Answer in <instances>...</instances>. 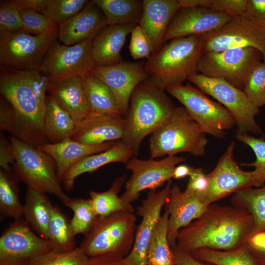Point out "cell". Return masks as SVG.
I'll list each match as a JSON object with an SVG mask.
<instances>
[{"instance_id":"38","label":"cell","mask_w":265,"mask_h":265,"mask_svg":"<svg viewBox=\"0 0 265 265\" xmlns=\"http://www.w3.org/2000/svg\"><path fill=\"white\" fill-rule=\"evenodd\" d=\"M48 233V240L55 249L70 251L76 247L70 220L58 205L52 209Z\"/></svg>"},{"instance_id":"10","label":"cell","mask_w":265,"mask_h":265,"mask_svg":"<svg viewBox=\"0 0 265 265\" xmlns=\"http://www.w3.org/2000/svg\"><path fill=\"white\" fill-rule=\"evenodd\" d=\"M262 59V53L252 48L205 52L199 60L198 72L207 77L223 79L243 90L249 74Z\"/></svg>"},{"instance_id":"7","label":"cell","mask_w":265,"mask_h":265,"mask_svg":"<svg viewBox=\"0 0 265 265\" xmlns=\"http://www.w3.org/2000/svg\"><path fill=\"white\" fill-rule=\"evenodd\" d=\"M136 220L133 212L123 211L98 217L80 247L88 258L107 254L126 257L133 246Z\"/></svg>"},{"instance_id":"1","label":"cell","mask_w":265,"mask_h":265,"mask_svg":"<svg viewBox=\"0 0 265 265\" xmlns=\"http://www.w3.org/2000/svg\"><path fill=\"white\" fill-rule=\"evenodd\" d=\"M48 78L37 70L10 69L0 73V93L12 106L11 133L39 146L47 143L44 131Z\"/></svg>"},{"instance_id":"11","label":"cell","mask_w":265,"mask_h":265,"mask_svg":"<svg viewBox=\"0 0 265 265\" xmlns=\"http://www.w3.org/2000/svg\"><path fill=\"white\" fill-rule=\"evenodd\" d=\"M59 29V28H58ZM58 29L35 36L25 31L0 33V65L18 71L37 70Z\"/></svg>"},{"instance_id":"6","label":"cell","mask_w":265,"mask_h":265,"mask_svg":"<svg viewBox=\"0 0 265 265\" xmlns=\"http://www.w3.org/2000/svg\"><path fill=\"white\" fill-rule=\"evenodd\" d=\"M208 142L206 134L185 108L175 107L171 117L151 134L150 155L154 159L182 152L203 156Z\"/></svg>"},{"instance_id":"21","label":"cell","mask_w":265,"mask_h":265,"mask_svg":"<svg viewBox=\"0 0 265 265\" xmlns=\"http://www.w3.org/2000/svg\"><path fill=\"white\" fill-rule=\"evenodd\" d=\"M107 25L102 10L89 0L80 12L59 25L58 40L69 46L93 40Z\"/></svg>"},{"instance_id":"32","label":"cell","mask_w":265,"mask_h":265,"mask_svg":"<svg viewBox=\"0 0 265 265\" xmlns=\"http://www.w3.org/2000/svg\"><path fill=\"white\" fill-rule=\"evenodd\" d=\"M102 10L107 25H138L143 9L141 0H93Z\"/></svg>"},{"instance_id":"35","label":"cell","mask_w":265,"mask_h":265,"mask_svg":"<svg viewBox=\"0 0 265 265\" xmlns=\"http://www.w3.org/2000/svg\"><path fill=\"white\" fill-rule=\"evenodd\" d=\"M231 203L233 206L245 211L252 216L254 223L253 234L265 230V184L260 187L247 188L235 193Z\"/></svg>"},{"instance_id":"50","label":"cell","mask_w":265,"mask_h":265,"mask_svg":"<svg viewBox=\"0 0 265 265\" xmlns=\"http://www.w3.org/2000/svg\"><path fill=\"white\" fill-rule=\"evenodd\" d=\"M15 160L14 149L9 138L0 133V166L2 170L12 172V165Z\"/></svg>"},{"instance_id":"54","label":"cell","mask_w":265,"mask_h":265,"mask_svg":"<svg viewBox=\"0 0 265 265\" xmlns=\"http://www.w3.org/2000/svg\"><path fill=\"white\" fill-rule=\"evenodd\" d=\"M193 167L186 164H180L176 166L173 171V179H181L189 176Z\"/></svg>"},{"instance_id":"16","label":"cell","mask_w":265,"mask_h":265,"mask_svg":"<svg viewBox=\"0 0 265 265\" xmlns=\"http://www.w3.org/2000/svg\"><path fill=\"white\" fill-rule=\"evenodd\" d=\"M235 148V143L232 141L208 174L210 185L204 199L208 206L240 190L253 187V171L239 167L234 156Z\"/></svg>"},{"instance_id":"37","label":"cell","mask_w":265,"mask_h":265,"mask_svg":"<svg viewBox=\"0 0 265 265\" xmlns=\"http://www.w3.org/2000/svg\"><path fill=\"white\" fill-rule=\"evenodd\" d=\"M190 254L201 262L213 265H259L245 243L231 250L202 249Z\"/></svg>"},{"instance_id":"8","label":"cell","mask_w":265,"mask_h":265,"mask_svg":"<svg viewBox=\"0 0 265 265\" xmlns=\"http://www.w3.org/2000/svg\"><path fill=\"white\" fill-rule=\"evenodd\" d=\"M187 80L228 110L235 120L237 134H263L262 129L255 120L259 108L250 101L243 90L223 79L207 77L199 73Z\"/></svg>"},{"instance_id":"39","label":"cell","mask_w":265,"mask_h":265,"mask_svg":"<svg viewBox=\"0 0 265 265\" xmlns=\"http://www.w3.org/2000/svg\"><path fill=\"white\" fill-rule=\"evenodd\" d=\"M73 212L70 220L73 235L85 236L90 230L98 216L90 199L69 198L63 204Z\"/></svg>"},{"instance_id":"53","label":"cell","mask_w":265,"mask_h":265,"mask_svg":"<svg viewBox=\"0 0 265 265\" xmlns=\"http://www.w3.org/2000/svg\"><path fill=\"white\" fill-rule=\"evenodd\" d=\"M180 8L203 7L209 8L211 0H178Z\"/></svg>"},{"instance_id":"14","label":"cell","mask_w":265,"mask_h":265,"mask_svg":"<svg viewBox=\"0 0 265 265\" xmlns=\"http://www.w3.org/2000/svg\"><path fill=\"white\" fill-rule=\"evenodd\" d=\"M53 249L52 243L35 234L24 218L14 220L0 237V265H28Z\"/></svg>"},{"instance_id":"15","label":"cell","mask_w":265,"mask_h":265,"mask_svg":"<svg viewBox=\"0 0 265 265\" xmlns=\"http://www.w3.org/2000/svg\"><path fill=\"white\" fill-rule=\"evenodd\" d=\"M185 160V158L176 155L160 160H142L132 157L125 163V168L132 174L125 183V190L121 198L131 204L138 199L143 190H156L172 179L175 167Z\"/></svg>"},{"instance_id":"20","label":"cell","mask_w":265,"mask_h":265,"mask_svg":"<svg viewBox=\"0 0 265 265\" xmlns=\"http://www.w3.org/2000/svg\"><path fill=\"white\" fill-rule=\"evenodd\" d=\"M208 206L202 197L183 191L178 185L171 187L165 205L169 213L167 238L171 247L177 244L180 230L199 218Z\"/></svg>"},{"instance_id":"31","label":"cell","mask_w":265,"mask_h":265,"mask_svg":"<svg viewBox=\"0 0 265 265\" xmlns=\"http://www.w3.org/2000/svg\"><path fill=\"white\" fill-rule=\"evenodd\" d=\"M20 8L34 10L59 25L80 12L87 0H13Z\"/></svg>"},{"instance_id":"48","label":"cell","mask_w":265,"mask_h":265,"mask_svg":"<svg viewBox=\"0 0 265 265\" xmlns=\"http://www.w3.org/2000/svg\"><path fill=\"white\" fill-rule=\"evenodd\" d=\"M245 245L259 265H265V230L252 235Z\"/></svg>"},{"instance_id":"52","label":"cell","mask_w":265,"mask_h":265,"mask_svg":"<svg viewBox=\"0 0 265 265\" xmlns=\"http://www.w3.org/2000/svg\"><path fill=\"white\" fill-rule=\"evenodd\" d=\"M171 248L175 265H209L196 259L190 253L182 250L177 244Z\"/></svg>"},{"instance_id":"3","label":"cell","mask_w":265,"mask_h":265,"mask_svg":"<svg viewBox=\"0 0 265 265\" xmlns=\"http://www.w3.org/2000/svg\"><path fill=\"white\" fill-rule=\"evenodd\" d=\"M165 90L147 80L133 91L126 117L127 127L122 141L137 156L141 143L173 114L175 107Z\"/></svg>"},{"instance_id":"45","label":"cell","mask_w":265,"mask_h":265,"mask_svg":"<svg viewBox=\"0 0 265 265\" xmlns=\"http://www.w3.org/2000/svg\"><path fill=\"white\" fill-rule=\"evenodd\" d=\"M131 34L129 46L131 55L134 59L143 58L148 59L152 54L151 45L146 35L138 25L135 26Z\"/></svg>"},{"instance_id":"27","label":"cell","mask_w":265,"mask_h":265,"mask_svg":"<svg viewBox=\"0 0 265 265\" xmlns=\"http://www.w3.org/2000/svg\"><path fill=\"white\" fill-rule=\"evenodd\" d=\"M134 155L133 151L121 140L117 141L109 149L84 157L73 164L64 175L61 183L64 189H73L76 179L86 173H92L113 162L126 163Z\"/></svg>"},{"instance_id":"43","label":"cell","mask_w":265,"mask_h":265,"mask_svg":"<svg viewBox=\"0 0 265 265\" xmlns=\"http://www.w3.org/2000/svg\"><path fill=\"white\" fill-rule=\"evenodd\" d=\"M19 8L26 32L40 36L58 29L59 25L45 15L33 9Z\"/></svg>"},{"instance_id":"26","label":"cell","mask_w":265,"mask_h":265,"mask_svg":"<svg viewBox=\"0 0 265 265\" xmlns=\"http://www.w3.org/2000/svg\"><path fill=\"white\" fill-rule=\"evenodd\" d=\"M116 141L91 145L82 143L69 138L57 143H46L38 147L54 160L57 175L61 182L67 171L77 161L84 157L109 149Z\"/></svg>"},{"instance_id":"36","label":"cell","mask_w":265,"mask_h":265,"mask_svg":"<svg viewBox=\"0 0 265 265\" xmlns=\"http://www.w3.org/2000/svg\"><path fill=\"white\" fill-rule=\"evenodd\" d=\"M19 182L12 172L0 169L1 219L11 218L14 221L23 218V205L19 197Z\"/></svg>"},{"instance_id":"47","label":"cell","mask_w":265,"mask_h":265,"mask_svg":"<svg viewBox=\"0 0 265 265\" xmlns=\"http://www.w3.org/2000/svg\"><path fill=\"white\" fill-rule=\"evenodd\" d=\"M247 0H211L210 8L232 17L244 15Z\"/></svg>"},{"instance_id":"41","label":"cell","mask_w":265,"mask_h":265,"mask_svg":"<svg viewBox=\"0 0 265 265\" xmlns=\"http://www.w3.org/2000/svg\"><path fill=\"white\" fill-rule=\"evenodd\" d=\"M88 259L79 246L70 251L53 249L34 258L28 265H86Z\"/></svg>"},{"instance_id":"29","label":"cell","mask_w":265,"mask_h":265,"mask_svg":"<svg viewBox=\"0 0 265 265\" xmlns=\"http://www.w3.org/2000/svg\"><path fill=\"white\" fill-rule=\"evenodd\" d=\"M53 206L46 194L27 187L23 205V218L38 236L47 240Z\"/></svg>"},{"instance_id":"4","label":"cell","mask_w":265,"mask_h":265,"mask_svg":"<svg viewBox=\"0 0 265 265\" xmlns=\"http://www.w3.org/2000/svg\"><path fill=\"white\" fill-rule=\"evenodd\" d=\"M203 53L200 36L170 40L145 63L148 80L164 90L168 86L183 84L199 73L198 62Z\"/></svg>"},{"instance_id":"25","label":"cell","mask_w":265,"mask_h":265,"mask_svg":"<svg viewBox=\"0 0 265 265\" xmlns=\"http://www.w3.org/2000/svg\"><path fill=\"white\" fill-rule=\"evenodd\" d=\"M47 93L79 124L87 116L88 108L82 77L49 81Z\"/></svg>"},{"instance_id":"42","label":"cell","mask_w":265,"mask_h":265,"mask_svg":"<svg viewBox=\"0 0 265 265\" xmlns=\"http://www.w3.org/2000/svg\"><path fill=\"white\" fill-rule=\"evenodd\" d=\"M250 101L260 107L265 105V62L257 64L249 74L243 89Z\"/></svg>"},{"instance_id":"9","label":"cell","mask_w":265,"mask_h":265,"mask_svg":"<svg viewBox=\"0 0 265 265\" xmlns=\"http://www.w3.org/2000/svg\"><path fill=\"white\" fill-rule=\"evenodd\" d=\"M165 91L180 102L201 130L217 138H223L226 131L235 125L232 114L197 87L181 84L168 86Z\"/></svg>"},{"instance_id":"5","label":"cell","mask_w":265,"mask_h":265,"mask_svg":"<svg viewBox=\"0 0 265 265\" xmlns=\"http://www.w3.org/2000/svg\"><path fill=\"white\" fill-rule=\"evenodd\" d=\"M9 138L15 156L12 172L17 180L38 192L53 194L64 204L70 197L61 186L53 159L38 146L13 135Z\"/></svg>"},{"instance_id":"13","label":"cell","mask_w":265,"mask_h":265,"mask_svg":"<svg viewBox=\"0 0 265 265\" xmlns=\"http://www.w3.org/2000/svg\"><path fill=\"white\" fill-rule=\"evenodd\" d=\"M200 36L204 53L252 48L262 53L265 62V27L252 22L244 15L233 17L220 28Z\"/></svg>"},{"instance_id":"17","label":"cell","mask_w":265,"mask_h":265,"mask_svg":"<svg viewBox=\"0 0 265 265\" xmlns=\"http://www.w3.org/2000/svg\"><path fill=\"white\" fill-rule=\"evenodd\" d=\"M170 181L162 189L149 190L146 197L138 207L137 214L142 217L137 226L134 242L130 253L126 256L132 265H147V250L156 226L161 216L172 187Z\"/></svg>"},{"instance_id":"19","label":"cell","mask_w":265,"mask_h":265,"mask_svg":"<svg viewBox=\"0 0 265 265\" xmlns=\"http://www.w3.org/2000/svg\"><path fill=\"white\" fill-rule=\"evenodd\" d=\"M231 16L203 7L180 8L171 20L164 36V43L174 38L200 36L228 23Z\"/></svg>"},{"instance_id":"22","label":"cell","mask_w":265,"mask_h":265,"mask_svg":"<svg viewBox=\"0 0 265 265\" xmlns=\"http://www.w3.org/2000/svg\"><path fill=\"white\" fill-rule=\"evenodd\" d=\"M180 8L178 0H143L142 12L138 25L149 41L152 54L164 44L167 29Z\"/></svg>"},{"instance_id":"30","label":"cell","mask_w":265,"mask_h":265,"mask_svg":"<svg viewBox=\"0 0 265 265\" xmlns=\"http://www.w3.org/2000/svg\"><path fill=\"white\" fill-rule=\"evenodd\" d=\"M82 79L88 108L87 116L109 113L122 115L113 93L103 81L91 73Z\"/></svg>"},{"instance_id":"2","label":"cell","mask_w":265,"mask_h":265,"mask_svg":"<svg viewBox=\"0 0 265 265\" xmlns=\"http://www.w3.org/2000/svg\"><path fill=\"white\" fill-rule=\"evenodd\" d=\"M254 226L252 216L245 211L212 203L180 230L177 245L189 253L202 249L231 250L245 243L253 234Z\"/></svg>"},{"instance_id":"24","label":"cell","mask_w":265,"mask_h":265,"mask_svg":"<svg viewBox=\"0 0 265 265\" xmlns=\"http://www.w3.org/2000/svg\"><path fill=\"white\" fill-rule=\"evenodd\" d=\"M137 24L107 25L92 41L95 66H107L123 61L121 50L127 36Z\"/></svg>"},{"instance_id":"23","label":"cell","mask_w":265,"mask_h":265,"mask_svg":"<svg viewBox=\"0 0 265 265\" xmlns=\"http://www.w3.org/2000/svg\"><path fill=\"white\" fill-rule=\"evenodd\" d=\"M126 127V119L120 114L90 115L79 124L72 138L91 145L118 141L123 138Z\"/></svg>"},{"instance_id":"28","label":"cell","mask_w":265,"mask_h":265,"mask_svg":"<svg viewBox=\"0 0 265 265\" xmlns=\"http://www.w3.org/2000/svg\"><path fill=\"white\" fill-rule=\"evenodd\" d=\"M79 124L47 95L44 121L45 136L50 143H57L75 134Z\"/></svg>"},{"instance_id":"46","label":"cell","mask_w":265,"mask_h":265,"mask_svg":"<svg viewBox=\"0 0 265 265\" xmlns=\"http://www.w3.org/2000/svg\"><path fill=\"white\" fill-rule=\"evenodd\" d=\"M210 185L208 174H205L201 168L192 167L185 191L204 199Z\"/></svg>"},{"instance_id":"51","label":"cell","mask_w":265,"mask_h":265,"mask_svg":"<svg viewBox=\"0 0 265 265\" xmlns=\"http://www.w3.org/2000/svg\"><path fill=\"white\" fill-rule=\"evenodd\" d=\"M86 265H132L125 257L107 254L89 258Z\"/></svg>"},{"instance_id":"49","label":"cell","mask_w":265,"mask_h":265,"mask_svg":"<svg viewBox=\"0 0 265 265\" xmlns=\"http://www.w3.org/2000/svg\"><path fill=\"white\" fill-rule=\"evenodd\" d=\"M244 15L255 24L265 27V0H247Z\"/></svg>"},{"instance_id":"44","label":"cell","mask_w":265,"mask_h":265,"mask_svg":"<svg viewBox=\"0 0 265 265\" xmlns=\"http://www.w3.org/2000/svg\"><path fill=\"white\" fill-rule=\"evenodd\" d=\"M25 31L19 8L13 0L0 2V33Z\"/></svg>"},{"instance_id":"33","label":"cell","mask_w":265,"mask_h":265,"mask_svg":"<svg viewBox=\"0 0 265 265\" xmlns=\"http://www.w3.org/2000/svg\"><path fill=\"white\" fill-rule=\"evenodd\" d=\"M169 216L168 211L165 209L149 242L147 265H175L173 252L167 238Z\"/></svg>"},{"instance_id":"18","label":"cell","mask_w":265,"mask_h":265,"mask_svg":"<svg viewBox=\"0 0 265 265\" xmlns=\"http://www.w3.org/2000/svg\"><path fill=\"white\" fill-rule=\"evenodd\" d=\"M143 62L122 61L107 66H95L91 73L100 79L113 93L120 110L126 116L136 87L149 79Z\"/></svg>"},{"instance_id":"34","label":"cell","mask_w":265,"mask_h":265,"mask_svg":"<svg viewBox=\"0 0 265 265\" xmlns=\"http://www.w3.org/2000/svg\"><path fill=\"white\" fill-rule=\"evenodd\" d=\"M126 180L127 177L124 175L117 178L110 187L106 191H89L90 199L98 217H104L121 211L133 212L134 209L131 204L125 203L118 196Z\"/></svg>"},{"instance_id":"12","label":"cell","mask_w":265,"mask_h":265,"mask_svg":"<svg viewBox=\"0 0 265 265\" xmlns=\"http://www.w3.org/2000/svg\"><path fill=\"white\" fill-rule=\"evenodd\" d=\"M92 41L87 40L74 45L55 40L41 62L40 71L50 81L74 77H82L95 66L92 52Z\"/></svg>"},{"instance_id":"40","label":"cell","mask_w":265,"mask_h":265,"mask_svg":"<svg viewBox=\"0 0 265 265\" xmlns=\"http://www.w3.org/2000/svg\"><path fill=\"white\" fill-rule=\"evenodd\" d=\"M236 138L248 145L255 154L256 159L249 163H241L242 166H253V186L260 187L265 184V135L255 137L248 133L238 134Z\"/></svg>"}]
</instances>
